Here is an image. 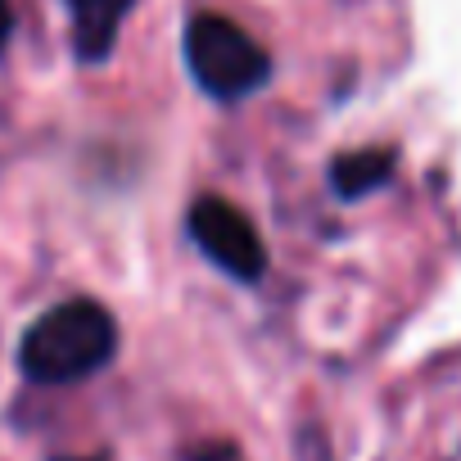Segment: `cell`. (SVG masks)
Here are the masks:
<instances>
[{
  "label": "cell",
  "mask_w": 461,
  "mask_h": 461,
  "mask_svg": "<svg viewBox=\"0 0 461 461\" xmlns=\"http://www.w3.org/2000/svg\"><path fill=\"white\" fill-rule=\"evenodd\" d=\"M118 353V326L95 299H68L41 312L19 339V371L32 384H77Z\"/></svg>",
  "instance_id": "1"
},
{
  "label": "cell",
  "mask_w": 461,
  "mask_h": 461,
  "mask_svg": "<svg viewBox=\"0 0 461 461\" xmlns=\"http://www.w3.org/2000/svg\"><path fill=\"white\" fill-rule=\"evenodd\" d=\"M185 64H190V77L199 82V91H208L221 104L249 100L272 77L267 50L240 23H230L221 14L190 19V28H185Z\"/></svg>",
  "instance_id": "2"
},
{
  "label": "cell",
  "mask_w": 461,
  "mask_h": 461,
  "mask_svg": "<svg viewBox=\"0 0 461 461\" xmlns=\"http://www.w3.org/2000/svg\"><path fill=\"white\" fill-rule=\"evenodd\" d=\"M91 461H104V456H91Z\"/></svg>",
  "instance_id": "8"
},
{
  "label": "cell",
  "mask_w": 461,
  "mask_h": 461,
  "mask_svg": "<svg viewBox=\"0 0 461 461\" xmlns=\"http://www.w3.org/2000/svg\"><path fill=\"white\" fill-rule=\"evenodd\" d=\"M393 167H398L393 149H353L330 163V185L339 199H362V194L380 190L393 176Z\"/></svg>",
  "instance_id": "5"
},
{
  "label": "cell",
  "mask_w": 461,
  "mask_h": 461,
  "mask_svg": "<svg viewBox=\"0 0 461 461\" xmlns=\"http://www.w3.org/2000/svg\"><path fill=\"white\" fill-rule=\"evenodd\" d=\"M10 32H14V14H10V0H0V50L10 46Z\"/></svg>",
  "instance_id": "7"
},
{
  "label": "cell",
  "mask_w": 461,
  "mask_h": 461,
  "mask_svg": "<svg viewBox=\"0 0 461 461\" xmlns=\"http://www.w3.org/2000/svg\"><path fill=\"white\" fill-rule=\"evenodd\" d=\"M136 0H68L73 19V50L82 64H104L118 46V32L127 23Z\"/></svg>",
  "instance_id": "4"
},
{
  "label": "cell",
  "mask_w": 461,
  "mask_h": 461,
  "mask_svg": "<svg viewBox=\"0 0 461 461\" xmlns=\"http://www.w3.org/2000/svg\"><path fill=\"white\" fill-rule=\"evenodd\" d=\"M181 461H245L236 443H226V438H212V443H194Z\"/></svg>",
  "instance_id": "6"
},
{
  "label": "cell",
  "mask_w": 461,
  "mask_h": 461,
  "mask_svg": "<svg viewBox=\"0 0 461 461\" xmlns=\"http://www.w3.org/2000/svg\"><path fill=\"white\" fill-rule=\"evenodd\" d=\"M190 240L199 245V254L221 267L230 281H240V285H254L263 281L267 272V249H263V236H258V226L230 203L221 194H203L194 199L190 208Z\"/></svg>",
  "instance_id": "3"
}]
</instances>
